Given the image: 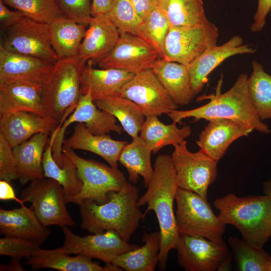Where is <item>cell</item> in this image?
Returning a JSON list of instances; mask_svg holds the SVG:
<instances>
[{
  "label": "cell",
  "instance_id": "7bdbcfd3",
  "mask_svg": "<svg viewBox=\"0 0 271 271\" xmlns=\"http://www.w3.org/2000/svg\"><path fill=\"white\" fill-rule=\"evenodd\" d=\"M0 179L11 183L17 179L16 164L13 148L0 134Z\"/></svg>",
  "mask_w": 271,
  "mask_h": 271
},
{
  "label": "cell",
  "instance_id": "83f0119b",
  "mask_svg": "<svg viewBox=\"0 0 271 271\" xmlns=\"http://www.w3.org/2000/svg\"><path fill=\"white\" fill-rule=\"evenodd\" d=\"M151 69L178 105L189 104L194 94L187 66L159 58Z\"/></svg>",
  "mask_w": 271,
  "mask_h": 271
},
{
  "label": "cell",
  "instance_id": "f546056e",
  "mask_svg": "<svg viewBox=\"0 0 271 271\" xmlns=\"http://www.w3.org/2000/svg\"><path fill=\"white\" fill-rule=\"evenodd\" d=\"M142 240L143 246L116 256L112 263L128 271L155 270L161 246L160 232H144Z\"/></svg>",
  "mask_w": 271,
  "mask_h": 271
},
{
  "label": "cell",
  "instance_id": "e575fe53",
  "mask_svg": "<svg viewBox=\"0 0 271 271\" xmlns=\"http://www.w3.org/2000/svg\"><path fill=\"white\" fill-rule=\"evenodd\" d=\"M252 71L248 78V88L251 104L261 120L271 119V75L262 65L252 62Z\"/></svg>",
  "mask_w": 271,
  "mask_h": 271
},
{
  "label": "cell",
  "instance_id": "ba28073f",
  "mask_svg": "<svg viewBox=\"0 0 271 271\" xmlns=\"http://www.w3.org/2000/svg\"><path fill=\"white\" fill-rule=\"evenodd\" d=\"M218 37L217 27L208 20L194 26L170 25L162 59L188 66L207 49L216 45Z\"/></svg>",
  "mask_w": 271,
  "mask_h": 271
},
{
  "label": "cell",
  "instance_id": "7c38bea8",
  "mask_svg": "<svg viewBox=\"0 0 271 271\" xmlns=\"http://www.w3.org/2000/svg\"><path fill=\"white\" fill-rule=\"evenodd\" d=\"M119 96L136 103L146 117L168 114L178 107L151 69L135 73Z\"/></svg>",
  "mask_w": 271,
  "mask_h": 271
},
{
  "label": "cell",
  "instance_id": "9c48e42d",
  "mask_svg": "<svg viewBox=\"0 0 271 271\" xmlns=\"http://www.w3.org/2000/svg\"><path fill=\"white\" fill-rule=\"evenodd\" d=\"M37 179L21 192L23 202H30L36 216L45 226H73L75 223L69 214L62 187L51 178Z\"/></svg>",
  "mask_w": 271,
  "mask_h": 271
},
{
  "label": "cell",
  "instance_id": "484cf974",
  "mask_svg": "<svg viewBox=\"0 0 271 271\" xmlns=\"http://www.w3.org/2000/svg\"><path fill=\"white\" fill-rule=\"evenodd\" d=\"M49 134L47 132L38 133L13 148L17 179L22 185L45 177L42 158Z\"/></svg>",
  "mask_w": 271,
  "mask_h": 271
},
{
  "label": "cell",
  "instance_id": "9a60e30c",
  "mask_svg": "<svg viewBox=\"0 0 271 271\" xmlns=\"http://www.w3.org/2000/svg\"><path fill=\"white\" fill-rule=\"evenodd\" d=\"M119 40L111 52L97 63L102 69H118L136 73L151 69L160 58L157 51L141 37L119 32Z\"/></svg>",
  "mask_w": 271,
  "mask_h": 271
},
{
  "label": "cell",
  "instance_id": "ee69618b",
  "mask_svg": "<svg viewBox=\"0 0 271 271\" xmlns=\"http://www.w3.org/2000/svg\"><path fill=\"white\" fill-rule=\"evenodd\" d=\"M24 17L25 15L18 10H10L2 0H0V23L2 30L6 31L12 27Z\"/></svg>",
  "mask_w": 271,
  "mask_h": 271
},
{
  "label": "cell",
  "instance_id": "d6986e66",
  "mask_svg": "<svg viewBox=\"0 0 271 271\" xmlns=\"http://www.w3.org/2000/svg\"><path fill=\"white\" fill-rule=\"evenodd\" d=\"M42 89V84L27 80L0 85V116L24 111L47 117Z\"/></svg>",
  "mask_w": 271,
  "mask_h": 271
},
{
  "label": "cell",
  "instance_id": "8d00e7d4",
  "mask_svg": "<svg viewBox=\"0 0 271 271\" xmlns=\"http://www.w3.org/2000/svg\"><path fill=\"white\" fill-rule=\"evenodd\" d=\"M228 243L240 271H268L271 259L263 248H258L247 243L243 238L230 236Z\"/></svg>",
  "mask_w": 271,
  "mask_h": 271
},
{
  "label": "cell",
  "instance_id": "4fadbf2b",
  "mask_svg": "<svg viewBox=\"0 0 271 271\" xmlns=\"http://www.w3.org/2000/svg\"><path fill=\"white\" fill-rule=\"evenodd\" d=\"M64 235L63 250L69 254H82L112 263L116 256L139 247L125 241L114 230L84 236L77 235L66 226L61 227Z\"/></svg>",
  "mask_w": 271,
  "mask_h": 271
},
{
  "label": "cell",
  "instance_id": "44dd1931",
  "mask_svg": "<svg viewBox=\"0 0 271 271\" xmlns=\"http://www.w3.org/2000/svg\"><path fill=\"white\" fill-rule=\"evenodd\" d=\"M25 264L30 266L31 270L52 268L61 271H120L123 269L112 263L104 266L92 260V258L82 254L70 256L62 247L44 249L41 248L27 258Z\"/></svg>",
  "mask_w": 271,
  "mask_h": 271
},
{
  "label": "cell",
  "instance_id": "ac0fdd59",
  "mask_svg": "<svg viewBox=\"0 0 271 271\" xmlns=\"http://www.w3.org/2000/svg\"><path fill=\"white\" fill-rule=\"evenodd\" d=\"M208 121L196 143L201 150L217 162L234 141L248 136L254 130L249 126L228 119L214 118Z\"/></svg>",
  "mask_w": 271,
  "mask_h": 271
},
{
  "label": "cell",
  "instance_id": "52a82bcc",
  "mask_svg": "<svg viewBox=\"0 0 271 271\" xmlns=\"http://www.w3.org/2000/svg\"><path fill=\"white\" fill-rule=\"evenodd\" d=\"M175 200L179 234L202 236L213 241L223 239L225 225L215 215L207 199L178 187Z\"/></svg>",
  "mask_w": 271,
  "mask_h": 271
},
{
  "label": "cell",
  "instance_id": "3957f363",
  "mask_svg": "<svg viewBox=\"0 0 271 271\" xmlns=\"http://www.w3.org/2000/svg\"><path fill=\"white\" fill-rule=\"evenodd\" d=\"M207 98L210 101L203 106L186 110L175 109L168 115L175 123L181 124L182 119L189 117L194 118V121L224 118L249 126L261 133L270 132L268 126L260 120L251 104L246 73L240 74L225 93Z\"/></svg>",
  "mask_w": 271,
  "mask_h": 271
},
{
  "label": "cell",
  "instance_id": "d6a6232c",
  "mask_svg": "<svg viewBox=\"0 0 271 271\" xmlns=\"http://www.w3.org/2000/svg\"><path fill=\"white\" fill-rule=\"evenodd\" d=\"M94 102L99 109L117 119L123 129L132 139L139 136L146 116L136 103L119 95L106 97Z\"/></svg>",
  "mask_w": 271,
  "mask_h": 271
},
{
  "label": "cell",
  "instance_id": "f35d334b",
  "mask_svg": "<svg viewBox=\"0 0 271 271\" xmlns=\"http://www.w3.org/2000/svg\"><path fill=\"white\" fill-rule=\"evenodd\" d=\"M170 27L167 17L159 6L143 21L140 37L157 51L161 58L164 57L165 43Z\"/></svg>",
  "mask_w": 271,
  "mask_h": 271
},
{
  "label": "cell",
  "instance_id": "7402d4cb",
  "mask_svg": "<svg viewBox=\"0 0 271 271\" xmlns=\"http://www.w3.org/2000/svg\"><path fill=\"white\" fill-rule=\"evenodd\" d=\"M51 231L39 220L32 208L22 205L12 210L0 209V233L29 239L40 246L49 236Z\"/></svg>",
  "mask_w": 271,
  "mask_h": 271
},
{
  "label": "cell",
  "instance_id": "8fae6325",
  "mask_svg": "<svg viewBox=\"0 0 271 271\" xmlns=\"http://www.w3.org/2000/svg\"><path fill=\"white\" fill-rule=\"evenodd\" d=\"M1 46L5 49L55 63L58 58L49 39L48 24L23 17L6 30Z\"/></svg>",
  "mask_w": 271,
  "mask_h": 271
},
{
  "label": "cell",
  "instance_id": "2e32d148",
  "mask_svg": "<svg viewBox=\"0 0 271 271\" xmlns=\"http://www.w3.org/2000/svg\"><path fill=\"white\" fill-rule=\"evenodd\" d=\"M256 51L248 45H243V40L234 36L222 45L211 47L187 66L191 86L195 95L202 89L209 74L223 61L238 54H251Z\"/></svg>",
  "mask_w": 271,
  "mask_h": 271
},
{
  "label": "cell",
  "instance_id": "f907efd6",
  "mask_svg": "<svg viewBox=\"0 0 271 271\" xmlns=\"http://www.w3.org/2000/svg\"><path fill=\"white\" fill-rule=\"evenodd\" d=\"M262 190L264 194L268 196L271 200V179L263 183Z\"/></svg>",
  "mask_w": 271,
  "mask_h": 271
},
{
  "label": "cell",
  "instance_id": "bcb514c9",
  "mask_svg": "<svg viewBox=\"0 0 271 271\" xmlns=\"http://www.w3.org/2000/svg\"><path fill=\"white\" fill-rule=\"evenodd\" d=\"M131 2L143 21L151 11L159 6L160 0H131Z\"/></svg>",
  "mask_w": 271,
  "mask_h": 271
},
{
  "label": "cell",
  "instance_id": "74e56055",
  "mask_svg": "<svg viewBox=\"0 0 271 271\" xmlns=\"http://www.w3.org/2000/svg\"><path fill=\"white\" fill-rule=\"evenodd\" d=\"M6 5L21 12L35 21L49 24L63 17L57 0H2Z\"/></svg>",
  "mask_w": 271,
  "mask_h": 271
},
{
  "label": "cell",
  "instance_id": "5bb4252c",
  "mask_svg": "<svg viewBox=\"0 0 271 271\" xmlns=\"http://www.w3.org/2000/svg\"><path fill=\"white\" fill-rule=\"evenodd\" d=\"M175 249L178 262L186 271L217 270L229 252L223 239L213 241L202 236L181 234Z\"/></svg>",
  "mask_w": 271,
  "mask_h": 271
},
{
  "label": "cell",
  "instance_id": "f6af8a7d",
  "mask_svg": "<svg viewBox=\"0 0 271 271\" xmlns=\"http://www.w3.org/2000/svg\"><path fill=\"white\" fill-rule=\"evenodd\" d=\"M271 10V0H258L257 10L253 16L254 23L250 29L253 32H260L266 23V17Z\"/></svg>",
  "mask_w": 271,
  "mask_h": 271
},
{
  "label": "cell",
  "instance_id": "5b68a950",
  "mask_svg": "<svg viewBox=\"0 0 271 271\" xmlns=\"http://www.w3.org/2000/svg\"><path fill=\"white\" fill-rule=\"evenodd\" d=\"M85 61L78 55L58 60L42 84V96L47 116L58 123L76 108L81 93Z\"/></svg>",
  "mask_w": 271,
  "mask_h": 271
},
{
  "label": "cell",
  "instance_id": "60d3db41",
  "mask_svg": "<svg viewBox=\"0 0 271 271\" xmlns=\"http://www.w3.org/2000/svg\"><path fill=\"white\" fill-rule=\"evenodd\" d=\"M40 248L39 244L27 239L5 236L0 239V254L11 257L12 260L28 258Z\"/></svg>",
  "mask_w": 271,
  "mask_h": 271
},
{
  "label": "cell",
  "instance_id": "ab89813d",
  "mask_svg": "<svg viewBox=\"0 0 271 271\" xmlns=\"http://www.w3.org/2000/svg\"><path fill=\"white\" fill-rule=\"evenodd\" d=\"M105 15L119 32L141 37L143 21L138 15L131 0H112Z\"/></svg>",
  "mask_w": 271,
  "mask_h": 271
},
{
  "label": "cell",
  "instance_id": "d590c367",
  "mask_svg": "<svg viewBox=\"0 0 271 271\" xmlns=\"http://www.w3.org/2000/svg\"><path fill=\"white\" fill-rule=\"evenodd\" d=\"M159 7L172 26H194L207 20L202 0H160Z\"/></svg>",
  "mask_w": 271,
  "mask_h": 271
},
{
  "label": "cell",
  "instance_id": "e0dca14e",
  "mask_svg": "<svg viewBox=\"0 0 271 271\" xmlns=\"http://www.w3.org/2000/svg\"><path fill=\"white\" fill-rule=\"evenodd\" d=\"M54 64L43 59L14 53L0 46V85L17 80L42 84Z\"/></svg>",
  "mask_w": 271,
  "mask_h": 271
},
{
  "label": "cell",
  "instance_id": "4dcf8cb0",
  "mask_svg": "<svg viewBox=\"0 0 271 271\" xmlns=\"http://www.w3.org/2000/svg\"><path fill=\"white\" fill-rule=\"evenodd\" d=\"M132 139L131 143L123 147L118 162L126 168L129 182L137 184L141 176L144 186L147 188L154 174L151 163L152 151L140 136Z\"/></svg>",
  "mask_w": 271,
  "mask_h": 271
},
{
  "label": "cell",
  "instance_id": "ffe728a7",
  "mask_svg": "<svg viewBox=\"0 0 271 271\" xmlns=\"http://www.w3.org/2000/svg\"><path fill=\"white\" fill-rule=\"evenodd\" d=\"M88 26L78 55L85 61L91 60L93 63H98L116 45L119 32L105 14L92 17Z\"/></svg>",
  "mask_w": 271,
  "mask_h": 271
},
{
  "label": "cell",
  "instance_id": "6da1fadb",
  "mask_svg": "<svg viewBox=\"0 0 271 271\" xmlns=\"http://www.w3.org/2000/svg\"><path fill=\"white\" fill-rule=\"evenodd\" d=\"M153 178L147 191L138 200L137 205H147L144 217L150 211L157 216L161 236V246L158 256L160 270L166 268L169 251L175 249L179 233L173 204L179 187L171 156L159 155L153 165Z\"/></svg>",
  "mask_w": 271,
  "mask_h": 271
},
{
  "label": "cell",
  "instance_id": "603a6c76",
  "mask_svg": "<svg viewBox=\"0 0 271 271\" xmlns=\"http://www.w3.org/2000/svg\"><path fill=\"white\" fill-rule=\"evenodd\" d=\"M58 124L48 116L16 112L0 116V134L14 148L38 133L53 131Z\"/></svg>",
  "mask_w": 271,
  "mask_h": 271
},
{
  "label": "cell",
  "instance_id": "277c9868",
  "mask_svg": "<svg viewBox=\"0 0 271 271\" xmlns=\"http://www.w3.org/2000/svg\"><path fill=\"white\" fill-rule=\"evenodd\" d=\"M214 205L223 223L237 228L249 244L262 248L271 237V200L266 195L231 193L216 199Z\"/></svg>",
  "mask_w": 271,
  "mask_h": 271
},
{
  "label": "cell",
  "instance_id": "d4e9b609",
  "mask_svg": "<svg viewBox=\"0 0 271 271\" xmlns=\"http://www.w3.org/2000/svg\"><path fill=\"white\" fill-rule=\"evenodd\" d=\"M127 143L115 140L106 134H93L84 123H78L75 126L72 135L64 140L63 147L93 153L105 160L111 167L117 168L119 154Z\"/></svg>",
  "mask_w": 271,
  "mask_h": 271
},
{
  "label": "cell",
  "instance_id": "30bf717a",
  "mask_svg": "<svg viewBox=\"0 0 271 271\" xmlns=\"http://www.w3.org/2000/svg\"><path fill=\"white\" fill-rule=\"evenodd\" d=\"M173 146L171 158L179 187L207 199L208 187L217 176V162L200 149L194 153L189 151L185 140Z\"/></svg>",
  "mask_w": 271,
  "mask_h": 271
},
{
  "label": "cell",
  "instance_id": "7a4b0ae2",
  "mask_svg": "<svg viewBox=\"0 0 271 271\" xmlns=\"http://www.w3.org/2000/svg\"><path fill=\"white\" fill-rule=\"evenodd\" d=\"M108 197V200L103 204L85 200L79 204L80 226L93 234L113 230L129 242L140 221L144 219L137 205L140 198L138 189L126 181L121 190L111 192Z\"/></svg>",
  "mask_w": 271,
  "mask_h": 271
},
{
  "label": "cell",
  "instance_id": "4316f807",
  "mask_svg": "<svg viewBox=\"0 0 271 271\" xmlns=\"http://www.w3.org/2000/svg\"><path fill=\"white\" fill-rule=\"evenodd\" d=\"M116 118L109 112L99 109L92 100L91 94H81L72 113L62 125L67 127L74 122L83 123L93 134L103 135L110 131L121 134L122 127L116 124Z\"/></svg>",
  "mask_w": 271,
  "mask_h": 271
},
{
  "label": "cell",
  "instance_id": "816d5d0a",
  "mask_svg": "<svg viewBox=\"0 0 271 271\" xmlns=\"http://www.w3.org/2000/svg\"><path fill=\"white\" fill-rule=\"evenodd\" d=\"M268 271H271V259H270V260Z\"/></svg>",
  "mask_w": 271,
  "mask_h": 271
},
{
  "label": "cell",
  "instance_id": "1f68e13d",
  "mask_svg": "<svg viewBox=\"0 0 271 271\" xmlns=\"http://www.w3.org/2000/svg\"><path fill=\"white\" fill-rule=\"evenodd\" d=\"M140 132V137L152 153L156 154L167 146L180 144L190 136L192 130L188 125L179 128L174 122L165 124L159 119L158 116L150 115L146 117Z\"/></svg>",
  "mask_w": 271,
  "mask_h": 271
},
{
  "label": "cell",
  "instance_id": "f1b7e54d",
  "mask_svg": "<svg viewBox=\"0 0 271 271\" xmlns=\"http://www.w3.org/2000/svg\"><path fill=\"white\" fill-rule=\"evenodd\" d=\"M48 27L50 43L58 59L78 55L86 27L64 16L54 20Z\"/></svg>",
  "mask_w": 271,
  "mask_h": 271
},
{
  "label": "cell",
  "instance_id": "c3c4849f",
  "mask_svg": "<svg viewBox=\"0 0 271 271\" xmlns=\"http://www.w3.org/2000/svg\"><path fill=\"white\" fill-rule=\"evenodd\" d=\"M112 0H92L91 15L105 14L108 11Z\"/></svg>",
  "mask_w": 271,
  "mask_h": 271
},
{
  "label": "cell",
  "instance_id": "681fc988",
  "mask_svg": "<svg viewBox=\"0 0 271 271\" xmlns=\"http://www.w3.org/2000/svg\"><path fill=\"white\" fill-rule=\"evenodd\" d=\"M234 255L232 252L229 251L227 256L221 262L220 265L218 268V271L230 270L231 264Z\"/></svg>",
  "mask_w": 271,
  "mask_h": 271
},
{
  "label": "cell",
  "instance_id": "7dc6e473",
  "mask_svg": "<svg viewBox=\"0 0 271 271\" xmlns=\"http://www.w3.org/2000/svg\"><path fill=\"white\" fill-rule=\"evenodd\" d=\"M0 199L1 200H14L23 204L22 200L17 198L14 189L11 185L10 183L1 180L0 181Z\"/></svg>",
  "mask_w": 271,
  "mask_h": 271
},
{
  "label": "cell",
  "instance_id": "b9f144b4",
  "mask_svg": "<svg viewBox=\"0 0 271 271\" xmlns=\"http://www.w3.org/2000/svg\"><path fill=\"white\" fill-rule=\"evenodd\" d=\"M64 17L84 26H88L92 16L91 0H57Z\"/></svg>",
  "mask_w": 271,
  "mask_h": 271
},
{
  "label": "cell",
  "instance_id": "8992f818",
  "mask_svg": "<svg viewBox=\"0 0 271 271\" xmlns=\"http://www.w3.org/2000/svg\"><path fill=\"white\" fill-rule=\"evenodd\" d=\"M62 153L75 164L77 176L82 183L80 192L65 198L66 203L79 205L83 200H89L103 204L108 200L109 193L119 191L126 182L124 174L118 168L82 158L71 148H63Z\"/></svg>",
  "mask_w": 271,
  "mask_h": 271
},
{
  "label": "cell",
  "instance_id": "cb8c5ba5",
  "mask_svg": "<svg viewBox=\"0 0 271 271\" xmlns=\"http://www.w3.org/2000/svg\"><path fill=\"white\" fill-rule=\"evenodd\" d=\"M91 60L87 61L83 70L81 93L89 92L93 101L103 98L120 95L122 87L135 73L118 69H97L93 68Z\"/></svg>",
  "mask_w": 271,
  "mask_h": 271
},
{
  "label": "cell",
  "instance_id": "836d02e7",
  "mask_svg": "<svg viewBox=\"0 0 271 271\" xmlns=\"http://www.w3.org/2000/svg\"><path fill=\"white\" fill-rule=\"evenodd\" d=\"M53 141L50 143L43 154L42 166L45 178L56 181L63 188L65 198L78 194L82 187V183L77 174L73 162L64 153L62 155V166L55 162L52 152Z\"/></svg>",
  "mask_w": 271,
  "mask_h": 271
}]
</instances>
